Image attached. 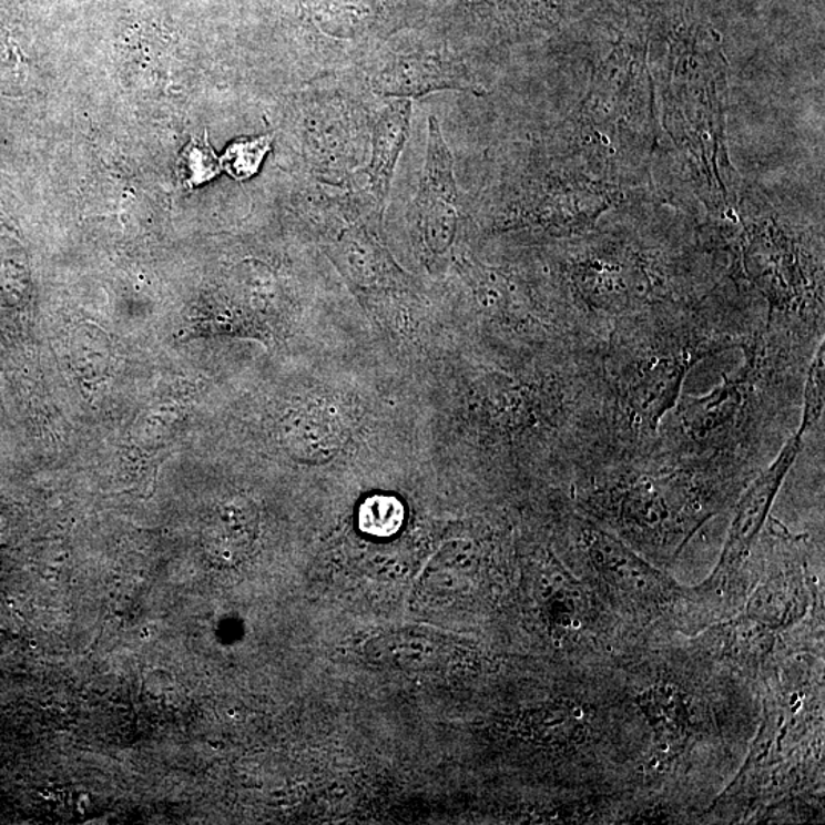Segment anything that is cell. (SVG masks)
<instances>
[{"mask_svg": "<svg viewBox=\"0 0 825 825\" xmlns=\"http://www.w3.org/2000/svg\"><path fill=\"white\" fill-rule=\"evenodd\" d=\"M763 319L701 297L619 322L600 350L597 442L580 475L650 455L695 364L739 349Z\"/></svg>", "mask_w": 825, "mask_h": 825, "instance_id": "6da1fadb", "label": "cell"}, {"mask_svg": "<svg viewBox=\"0 0 825 825\" xmlns=\"http://www.w3.org/2000/svg\"><path fill=\"white\" fill-rule=\"evenodd\" d=\"M824 338L770 317L739 347L742 363L703 396H681L654 452L674 459L726 457L762 468L772 436L791 432L808 364Z\"/></svg>", "mask_w": 825, "mask_h": 825, "instance_id": "7a4b0ae2", "label": "cell"}, {"mask_svg": "<svg viewBox=\"0 0 825 825\" xmlns=\"http://www.w3.org/2000/svg\"><path fill=\"white\" fill-rule=\"evenodd\" d=\"M762 469L726 457L673 459L651 451L578 475V507L642 556L675 557Z\"/></svg>", "mask_w": 825, "mask_h": 825, "instance_id": "3957f363", "label": "cell"}, {"mask_svg": "<svg viewBox=\"0 0 825 825\" xmlns=\"http://www.w3.org/2000/svg\"><path fill=\"white\" fill-rule=\"evenodd\" d=\"M572 532L585 573L622 612L651 621L685 598L642 553L584 513L573 516Z\"/></svg>", "mask_w": 825, "mask_h": 825, "instance_id": "277c9868", "label": "cell"}, {"mask_svg": "<svg viewBox=\"0 0 825 825\" xmlns=\"http://www.w3.org/2000/svg\"><path fill=\"white\" fill-rule=\"evenodd\" d=\"M804 435L806 432L798 427L774 462L762 469L739 496L722 557L713 576L702 585V593L732 592V588L735 590V584L743 580L747 560L770 521L772 505L803 448Z\"/></svg>", "mask_w": 825, "mask_h": 825, "instance_id": "5b68a950", "label": "cell"}, {"mask_svg": "<svg viewBox=\"0 0 825 825\" xmlns=\"http://www.w3.org/2000/svg\"><path fill=\"white\" fill-rule=\"evenodd\" d=\"M410 220L431 253L450 248L457 225L455 160L436 116L428 120L426 164L411 201Z\"/></svg>", "mask_w": 825, "mask_h": 825, "instance_id": "8992f818", "label": "cell"}, {"mask_svg": "<svg viewBox=\"0 0 825 825\" xmlns=\"http://www.w3.org/2000/svg\"><path fill=\"white\" fill-rule=\"evenodd\" d=\"M370 84L376 94L410 99L457 89L476 91L464 67L440 52H403L371 69Z\"/></svg>", "mask_w": 825, "mask_h": 825, "instance_id": "52a82bcc", "label": "cell"}, {"mask_svg": "<svg viewBox=\"0 0 825 825\" xmlns=\"http://www.w3.org/2000/svg\"><path fill=\"white\" fill-rule=\"evenodd\" d=\"M411 100L394 99L376 119L371 132V155L369 164L363 170L366 176V190L374 197L375 204L384 206L390 193L396 164L410 133Z\"/></svg>", "mask_w": 825, "mask_h": 825, "instance_id": "ba28073f", "label": "cell"}, {"mask_svg": "<svg viewBox=\"0 0 825 825\" xmlns=\"http://www.w3.org/2000/svg\"><path fill=\"white\" fill-rule=\"evenodd\" d=\"M646 722L669 743L681 742L695 727L693 699L674 681H658L636 697Z\"/></svg>", "mask_w": 825, "mask_h": 825, "instance_id": "9c48e42d", "label": "cell"}, {"mask_svg": "<svg viewBox=\"0 0 825 825\" xmlns=\"http://www.w3.org/2000/svg\"><path fill=\"white\" fill-rule=\"evenodd\" d=\"M253 513L238 505H224L202 529V548L214 563L228 564L244 556L253 541Z\"/></svg>", "mask_w": 825, "mask_h": 825, "instance_id": "30bf717a", "label": "cell"}, {"mask_svg": "<svg viewBox=\"0 0 825 825\" xmlns=\"http://www.w3.org/2000/svg\"><path fill=\"white\" fill-rule=\"evenodd\" d=\"M824 343L819 344L808 364L806 379L803 386V399H801V412L798 427L804 432L811 431L823 418L824 411Z\"/></svg>", "mask_w": 825, "mask_h": 825, "instance_id": "8fae6325", "label": "cell"}, {"mask_svg": "<svg viewBox=\"0 0 825 825\" xmlns=\"http://www.w3.org/2000/svg\"><path fill=\"white\" fill-rule=\"evenodd\" d=\"M273 136H258L254 140H241L226 149L225 155L220 157L221 167L237 181L249 180L256 175L258 169L269 152Z\"/></svg>", "mask_w": 825, "mask_h": 825, "instance_id": "7c38bea8", "label": "cell"}, {"mask_svg": "<svg viewBox=\"0 0 825 825\" xmlns=\"http://www.w3.org/2000/svg\"><path fill=\"white\" fill-rule=\"evenodd\" d=\"M72 358L83 375H100L109 361V342L95 326L80 327L72 337Z\"/></svg>", "mask_w": 825, "mask_h": 825, "instance_id": "4fadbf2b", "label": "cell"}, {"mask_svg": "<svg viewBox=\"0 0 825 825\" xmlns=\"http://www.w3.org/2000/svg\"><path fill=\"white\" fill-rule=\"evenodd\" d=\"M181 170H184V180H187L190 187L213 180L221 172V160L214 155L206 136L204 140H193L189 145L187 152L181 157Z\"/></svg>", "mask_w": 825, "mask_h": 825, "instance_id": "5bb4252c", "label": "cell"}, {"mask_svg": "<svg viewBox=\"0 0 825 825\" xmlns=\"http://www.w3.org/2000/svg\"><path fill=\"white\" fill-rule=\"evenodd\" d=\"M359 521H361L364 531L371 536H391L403 521V508L395 500L379 497L363 507Z\"/></svg>", "mask_w": 825, "mask_h": 825, "instance_id": "9a60e30c", "label": "cell"}]
</instances>
